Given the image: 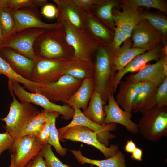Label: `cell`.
<instances>
[{
  "instance_id": "obj_22",
  "label": "cell",
  "mask_w": 167,
  "mask_h": 167,
  "mask_svg": "<svg viewBox=\"0 0 167 167\" xmlns=\"http://www.w3.org/2000/svg\"><path fill=\"white\" fill-rule=\"evenodd\" d=\"M158 86L148 81L144 82L133 103L132 112L142 113L156 105V95Z\"/></svg>"
},
{
  "instance_id": "obj_49",
  "label": "cell",
  "mask_w": 167,
  "mask_h": 167,
  "mask_svg": "<svg viewBox=\"0 0 167 167\" xmlns=\"http://www.w3.org/2000/svg\"><path fill=\"white\" fill-rule=\"evenodd\" d=\"M93 165L90 164V165L89 167H93Z\"/></svg>"
},
{
  "instance_id": "obj_33",
  "label": "cell",
  "mask_w": 167,
  "mask_h": 167,
  "mask_svg": "<svg viewBox=\"0 0 167 167\" xmlns=\"http://www.w3.org/2000/svg\"><path fill=\"white\" fill-rule=\"evenodd\" d=\"M142 19L147 21L154 28L161 32L165 38L167 36V19L159 13L149 12L140 13Z\"/></svg>"
},
{
  "instance_id": "obj_7",
  "label": "cell",
  "mask_w": 167,
  "mask_h": 167,
  "mask_svg": "<svg viewBox=\"0 0 167 167\" xmlns=\"http://www.w3.org/2000/svg\"><path fill=\"white\" fill-rule=\"evenodd\" d=\"M56 22L63 29L66 40L73 49L74 58L91 60L92 55L98 45L87 32L78 30L65 20Z\"/></svg>"
},
{
  "instance_id": "obj_2",
  "label": "cell",
  "mask_w": 167,
  "mask_h": 167,
  "mask_svg": "<svg viewBox=\"0 0 167 167\" xmlns=\"http://www.w3.org/2000/svg\"><path fill=\"white\" fill-rule=\"evenodd\" d=\"M96 51L94 62V89L101 94L105 105L109 95L113 93V81L117 70L109 47L98 45Z\"/></svg>"
},
{
  "instance_id": "obj_9",
  "label": "cell",
  "mask_w": 167,
  "mask_h": 167,
  "mask_svg": "<svg viewBox=\"0 0 167 167\" xmlns=\"http://www.w3.org/2000/svg\"><path fill=\"white\" fill-rule=\"evenodd\" d=\"M83 80L64 74L57 81L42 85L38 92L52 102H61L67 105L68 101L79 88Z\"/></svg>"
},
{
  "instance_id": "obj_31",
  "label": "cell",
  "mask_w": 167,
  "mask_h": 167,
  "mask_svg": "<svg viewBox=\"0 0 167 167\" xmlns=\"http://www.w3.org/2000/svg\"><path fill=\"white\" fill-rule=\"evenodd\" d=\"M49 113V111L44 109L40 112L29 122L24 129L15 138L28 135L36 136L46 121Z\"/></svg>"
},
{
  "instance_id": "obj_19",
  "label": "cell",
  "mask_w": 167,
  "mask_h": 167,
  "mask_svg": "<svg viewBox=\"0 0 167 167\" xmlns=\"http://www.w3.org/2000/svg\"><path fill=\"white\" fill-rule=\"evenodd\" d=\"M86 30L98 45L110 47L113 41L114 32L102 24L90 10L83 11Z\"/></svg>"
},
{
  "instance_id": "obj_36",
  "label": "cell",
  "mask_w": 167,
  "mask_h": 167,
  "mask_svg": "<svg viewBox=\"0 0 167 167\" xmlns=\"http://www.w3.org/2000/svg\"><path fill=\"white\" fill-rule=\"evenodd\" d=\"M129 4L134 8L138 9L141 6L157 9L167 15V3L163 0H128Z\"/></svg>"
},
{
  "instance_id": "obj_38",
  "label": "cell",
  "mask_w": 167,
  "mask_h": 167,
  "mask_svg": "<svg viewBox=\"0 0 167 167\" xmlns=\"http://www.w3.org/2000/svg\"><path fill=\"white\" fill-rule=\"evenodd\" d=\"M156 100L157 106L162 107L167 106V77L157 88Z\"/></svg>"
},
{
  "instance_id": "obj_14",
  "label": "cell",
  "mask_w": 167,
  "mask_h": 167,
  "mask_svg": "<svg viewBox=\"0 0 167 167\" xmlns=\"http://www.w3.org/2000/svg\"><path fill=\"white\" fill-rule=\"evenodd\" d=\"M120 5L122 11L118 9L117 7L114 8L112 11L115 25L129 39L134 28L143 19L138 9L131 6L127 0L122 1Z\"/></svg>"
},
{
  "instance_id": "obj_40",
  "label": "cell",
  "mask_w": 167,
  "mask_h": 167,
  "mask_svg": "<svg viewBox=\"0 0 167 167\" xmlns=\"http://www.w3.org/2000/svg\"><path fill=\"white\" fill-rule=\"evenodd\" d=\"M129 38L124 33L115 27L114 30L113 41L110 46L111 50L113 51L118 49Z\"/></svg>"
},
{
  "instance_id": "obj_44",
  "label": "cell",
  "mask_w": 167,
  "mask_h": 167,
  "mask_svg": "<svg viewBox=\"0 0 167 167\" xmlns=\"http://www.w3.org/2000/svg\"><path fill=\"white\" fill-rule=\"evenodd\" d=\"M43 157L38 154L23 167H48Z\"/></svg>"
},
{
  "instance_id": "obj_45",
  "label": "cell",
  "mask_w": 167,
  "mask_h": 167,
  "mask_svg": "<svg viewBox=\"0 0 167 167\" xmlns=\"http://www.w3.org/2000/svg\"><path fill=\"white\" fill-rule=\"evenodd\" d=\"M137 147L135 143L130 139L127 140L126 143L124 146V149L126 152L131 154Z\"/></svg>"
},
{
  "instance_id": "obj_11",
  "label": "cell",
  "mask_w": 167,
  "mask_h": 167,
  "mask_svg": "<svg viewBox=\"0 0 167 167\" xmlns=\"http://www.w3.org/2000/svg\"><path fill=\"white\" fill-rule=\"evenodd\" d=\"M43 145L34 135H28L15 138L9 149L13 159L14 167H23L39 154Z\"/></svg>"
},
{
  "instance_id": "obj_1",
  "label": "cell",
  "mask_w": 167,
  "mask_h": 167,
  "mask_svg": "<svg viewBox=\"0 0 167 167\" xmlns=\"http://www.w3.org/2000/svg\"><path fill=\"white\" fill-rule=\"evenodd\" d=\"M33 50L36 56L69 61L74 58L72 47L67 42L63 28L47 30L36 39Z\"/></svg>"
},
{
  "instance_id": "obj_28",
  "label": "cell",
  "mask_w": 167,
  "mask_h": 167,
  "mask_svg": "<svg viewBox=\"0 0 167 167\" xmlns=\"http://www.w3.org/2000/svg\"><path fill=\"white\" fill-rule=\"evenodd\" d=\"M70 151L79 163L90 164L98 167H126L125 155L119 150L114 155L103 160H95L88 158L83 156L80 150Z\"/></svg>"
},
{
  "instance_id": "obj_48",
  "label": "cell",
  "mask_w": 167,
  "mask_h": 167,
  "mask_svg": "<svg viewBox=\"0 0 167 167\" xmlns=\"http://www.w3.org/2000/svg\"><path fill=\"white\" fill-rule=\"evenodd\" d=\"M10 162L11 164L9 167H14L13 159L11 157Z\"/></svg>"
},
{
  "instance_id": "obj_5",
  "label": "cell",
  "mask_w": 167,
  "mask_h": 167,
  "mask_svg": "<svg viewBox=\"0 0 167 167\" xmlns=\"http://www.w3.org/2000/svg\"><path fill=\"white\" fill-rule=\"evenodd\" d=\"M59 140L64 142L66 140L83 142L92 145L100 151L106 158L115 155L119 150L115 144L108 147L98 140L96 133L88 128L82 125H76L58 129Z\"/></svg>"
},
{
  "instance_id": "obj_12",
  "label": "cell",
  "mask_w": 167,
  "mask_h": 167,
  "mask_svg": "<svg viewBox=\"0 0 167 167\" xmlns=\"http://www.w3.org/2000/svg\"><path fill=\"white\" fill-rule=\"evenodd\" d=\"M132 47L149 50L166 39L146 20L143 19L134 28L132 33Z\"/></svg>"
},
{
  "instance_id": "obj_29",
  "label": "cell",
  "mask_w": 167,
  "mask_h": 167,
  "mask_svg": "<svg viewBox=\"0 0 167 167\" xmlns=\"http://www.w3.org/2000/svg\"><path fill=\"white\" fill-rule=\"evenodd\" d=\"M105 105L101 94L94 90L87 108L82 113L93 122L99 124H103L105 117L103 109Z\"/></svg>"
},
{
  "instance_id": "obj_41",
  "label": "cell",
  "mask_w": 167,
  "mask_h": 167,
  "mask_svg": "<svg viewBox=\"0 0 167 167\" xmlns=\"http://www.w3.org/2000/svg\"><path fill=\"white\" fill-rule=\"evenodd\" d=\"M14 140L11 134L7 132L0 133V156L3 152L11 148Z\"/></svg>"
},
{
  "instance_id": "obj_42",
  "label": "cell",
  "mask_w": 167,
  "mask_h": 167,
  "mask_svg": "<svg viewBox=\"0 0 167 167\" xmlns=\"http://www.w3.org/2000/svg\"><path fill=\"white\" fill-rule=\"evenodd\" d=\"M57 12V8L55 5L47 3L42 7L40 13L47 18L52 19L56 17Z\"/></svg>"
},
{
  "instance_id": "obj_6",
  "label": "cell",
  "mask_w": 167,
  "mask_h": 167,
  "mask_svg": "<svg viewBox=\"0 0 167 167\" xmlns=\"http://www.w3.org/2000/svg\"><path fill=\"white\" fill-rule=\"evenodd\" d=\"M8 86L9 90H11L21 101L40 106L47 111L57 112L66 120L72 118L73 116L74 109L68 105L57 104L39 93L28 92L16 81L8 80Z\"/></svg>"
},
{
  "instance_id": "obj_23",
  "label": "cell",
  "mask_w": 167,
  "mask_h": 167,
  "mask_svg": "<svg viewBox=\"0 0 167 167\" xmlns=\"http://www.w3.org/2000/svg\"><path fill=\"white\" fill-rule=\"evenodd\" d=\"M144 82L132 83L121 81L116 101L123 110L131 112L134 101Z\"/></svg>"
},
{
  "instance_id": "obj_43",
  "label": "cell",
  "mask_w": 167,
  "mask_h": 167,
  "mask_svg": "<svg viewBox=\"0 0 167 167\" xmlns=\"http://www.w3.org/2000/svg\"><path fill=\"white\" fill-rule=\"evenodd\" d=\"M74 3L82 11L90 9L93 5L100 2L101 0H72Z\"/></svg>"
},
{
  "instance_id": "obj_37",
  "label": "cell",
  "mask_w": 167,
  "mask_h": 167,
  "mask_svg": "<svg viewBox=\"0 0 167 167\" xmlns=\"http://www.w3.org/2000/svg\"><path fill=\"white\" fill-rule=\"evenodd\" d=\"M45 158L48 167H71L62 163L54 155L51 146L48 144L44 145L39 153Z\"/></svg>"
},
{
  "instance_id": "obj_30",
  "label": "cell",
  "mask_w": 167,
  "mask_h": 167,
  "mask_svg": "<svg viewBox=\"0 0 167 167\" xmlns=\"http://www.w3.org/2000/svg\"><path fill=\"white\" fill-rule=\"evenodd\" d=\"M4 75L8 79V80L21 83L24 88L32 92H38L42 85L27 79L16 72L9 64L0 56V76Z\"/></svg>"
},
{
  "instance_id": "obj_35",
  "label": "cell",
  "mask_w": 167,
  "mask_h": 167,
  "mask_svg": "<svg viewBox=\"0 0 167 167\" xmlns=\"http://www.w3.org/2000/svg\"><path fill=\"white\" fill-rule=\"evenodd\" d=\"M45 0H0V7L17 9L24 8L42 7Z\"/></svg>"
},
{
  "instance_id": "obj_32",
  "label": "cell",
  "mask_w": 167,
  "mask_h": 167,
  "mask_svg": "<svg viewBox=\"0 0 167 167\" xmlns=\"http://www.w3.org/2000/svg\"><path fill=\"white\" fill-rule=\"evenodd\" d=\"M0 26L5 40L16 32V22L9 8L0 7Z\"/></svg>"
},
{
  "instance_id": "obj_3",
  "label": "cell",
  "mask_w": 167,
  "mask_h": 167,
  "mask_svg": "<svg viewBox=\"0 0 167 167\" xmlns=\"http://www.w3.org/2000/svg\"><path fill=\"white\" fill-rule=\"evenodd\" d=\"M9 91L13 100L10 104L8 114L5 117L0 118V120L5 123L3 127L6 131L10 134L15 139L40 111L32 103L18 101L12 92Z\"/></svg>"
},
{
  "instance_id": "obj_10",
  "label": "cell",
  "mask_w": 167,
  "mask_h": 167,
  "mask_svg": "<svg viewBox=\"0 0 167 167\" xmlns=\"http://www.w3.org/2000/svg\"><path fill=\"white\" fill-rule=\"evenodd\" d=\"M47 29L32 28L16 32L7 39L0 47L12 49L34 60L36 57L33 50L34 43L37 38Z\"/></svg>"
},
{
  "instance_id": "obj_15",
  "label": "cell",
  "mask_w": 167,
  "mask_h": 167,
  "mask_svg": "<svg viewBox=\"0 0 167 167\" xmlns=\"http://www.w3.org/2000/svg\"><path fill=\"white\" fill-rule=\"evenodd\" d=\"M107 104L104 106L105 114L104 124L118 123L124 126L130 132L136 134L139 132L137 124L133 122L131 118V112L123 110L116 102L113 94H109Z\"/></svg>"
},
{
  "instance_id": "obj_21",
  "label": "cell",
  "mask_w": 167,
  "mask_h": 167,
  "mask_svg": "<svg viewBox=\"0 0 167 167\" xmlns=\"http://www.w3.org/2000/svg\"><path fill=\"white\" fill-rule=\"evenodd\" d=\"M56 4L57 21L65 20L78 30L87 31L85 27L83 11L72 0H53Z\"/></svg>"
},
{
  "instance_id": "obj_16",
  "label": "cell",
  "mask_w": 167,
  "mask_h": 167,
  "mask_svg": "<svg viewBox=\"0 0 167 167\" xmlns=\"http://www.w3.org/2000/svg\"><path fill=\"white\" fill-rule=\"evenodd\" d=\"M73 109L74 113L72 119L68 124L64 126L65 127L76 125L85 126L96 132L98 140L101 143L107 147L109 145V139H115L116 137L115 135L110 131L115 130L117 129V124H98L87 118L80 109L75 108Z\"/></svg>"
},
{
  "instance_id": "obj_8",
  "label": "cell",
  "mask_w": 167,
  "mask_h": 167,
  "mask_svg": "<svg viewBox=\"0 0 167 167\" xmlns=\"http://www.w3.org/2000/svg\"><path fill=\"white\" fill-rule=\"evenodd\" d=\"M33 61L32 81L42 85L59 79L65 74L69 62L38 56Z\"/></svg>"
},
{
  "instance_id": "obj_24",
  "label": "cell",
  "mask_w": 167,
  "mask_h": 167,
  "mask_svg": "<svg viewBox=\"0 0 167 167\" xmlns=\"http://www.w3.org/2000/svg\"><path fill=\"white\" fill-rule=\"evenodd\" d=\"M122 46L112 51L113 63L117 70H120L137 56L149 50L147 49L132 47V41L127 39Z\"/></svg>"
},
{
  "instance_id": "obj_39",
  "label": "cell",
  "mask_w": 167,
  "mask_h": 167,
  "mask_svg": "<svg viewBox=\"0 0 167 167\" xmlns=\"http://www.w3.org/2000/svg\"><path fill=\"white\" fill-rule=\"evenodd\" d=\"M52 112L49 111V115L46 121L42 126L39 134L36 136L43 145L47 144L49 138Z\"/></svg>"
},
{
  "instance_id": "obj_4",
  "label": "cell",
  "mask_w": 167,
  "mask_h": 167,
  "mask_svg": "<svg viewBox=\"0 0 167 167\" xmlns=\"http://www.w3.org/2000/svg\"><path fill=\"white\" fill-rule=\"evenodd\" d=\"M137 124L140 134L147 140L152 142L159 141L167 135V106L156 105L142 112Z\"/></svg>"
},
{
  "instance_id": "obj_26",
  "label": "cell",
  "mask_w": 167,
  "mask_h": 167,
  "mask_svg": "<svg viewBox=\"0 0 167 167\" xmlns=\"http://www.w3.org/2000/svg\"><path fill=\"white\" fill-rule=\"evenodd\" d=\"M94 90V78L84 79L69 99L67 105L73 108L82 109L83 111L85 110Z\"/></svg>"
},
{
  "instance_id": "obj_20",
  "label": "cell",
  "mask_w": 167,
  "mask_h": 167,
  "mask_svg": "<svg viewBox=\"0 0 167 167\" xmlns=\"http://www.w3.org/2000/svg\"><path fill=\"white\" fill-rule=\"evenodd\" d=\"M0 56L17 74L32 81L34 61L14 49L8 47H0Z\"/></svg>"
},
{
  "instance_id": "obj_18",
  "label": "cell",
  "mask_w": 167,
  "mask_h": 167,
  "mask_svg": "<svg viewBox=\"0 0 167 167\" xmlns=\"http://www.w3.org/2000/svg\"><path fill=\"white\" fill-rule=\"evenodd\" d=\"M162 47L161 44L160 45L137 56L122 69L118 71L115 75L113 81V93L116 91L121 79L126 74L139 71L147 66V63L150 61H158L162 56Z\"/></svg>"
},
{
  "instance_id": "obj_13",
  "label": "cell",
  "mask_w": 167,
  "mask_h": 167,
  "mask_svg": "<svg viewBox=\"0 0 167 167\" xmlns=\"http://www.w3.org/2000/svg\"><path fill=\"white\" fill-rule=\"evenodd\" d=\"M38 9L36 7L9 9L16 22V32L32 28L49 30L61 27L60 24L57 22L49 24L42 21Z\"/></svg>"
},
{
  "instance_id": "obj_34",
  "label": "cell",
  "mask_w": 167,
  "mask_h": 167,
  "mask_svg": "<svg viewBox=\"0 0 167 167\" xmlns=\"http://www.w3.org/2000/svg\"><path fill=\"white\" fill-rule=\"evenodd\" d=\"M59 116V114L57 112L51 113L50 131L47 144L53 146L56 151L60 155L64 156L66 154L67 149L63 147L60 144L58 129L55 126L56 119Z\"/></svg>"
},
{
  "instance_id": "obj_27",
  "label": "cell",
  "mask_w": 167,
  "mask_h": 167,
  "mask_svg": "<svg viewBox=\"0 0 167 167\" xmlns=\"http://www.w3.org/2000/svg\"><path fill=\"white\" fill-rule=\"evenodd\" d=\"M94 72V63L92 60L73 58L69 61L65 74L83 80L86 79L93 78Z\"/></svg>"
},
{
  "instance_id": "obj_47",
  "label": "cell",
  "mask_w": 167,
  "mask_h": 167,
  "mask_svg": "<svg viewBox=\"0 0 167 167\" xmlns=\"http://www.w3.org/2000/svg\"><path fill=\"white\" fill-rule=\"evenodd\" d=\"M5 41V39L4 37L1 28L0 26V46L4 43Z\"/></svg>"
},
{
  "instance_id": "obj_46",
  "label": "cell",
  "mask_w": 167,
  "mask_h": 167,
  "mask_svg": "<svg viewBox=\"0 0 167 167\" xmlns=\"http://www.w3.org/2000/svg\"><path fill=\"white\" fill-rule=\"evenodd\" d=\"M131 154V158L140 161H142L143 152L141 149L137 147Z\"/></svg>"
},
{
  "instance_id": "obj_17",
  "label": "cell",
  "mask_w": 167,
  "mask_h": 167,
  "mask_svg": "<svg viewBox=\"0 0 167 167\" xmlns=\"http://www.w3.org/2000/svg\"><path fill=\"white\" fill-rule=\"evenodd\" d=\"M167 56H162L154 64L146 66L135 74H131L126 80L132 83L148 81L158 86L167 77Z\"/></svg>"
},
{
  "instance_id": "obj_25",
  "label": "cell",
  "mask_w": 167,
  "mask_h": 167,
  "mask_svg": "<svg viewBox=\"0 0 167 167\" xmlns=\"http://www.w3.org/2000/svg\"><path fill=\"white\" fill-rule=\"evenodd\" d=\"M119 2L114 0H101L93 5L89 10L92 13L102 24L114 32L115 28L112 11L118 6Z\"/></svg>"
}]
</instances>
